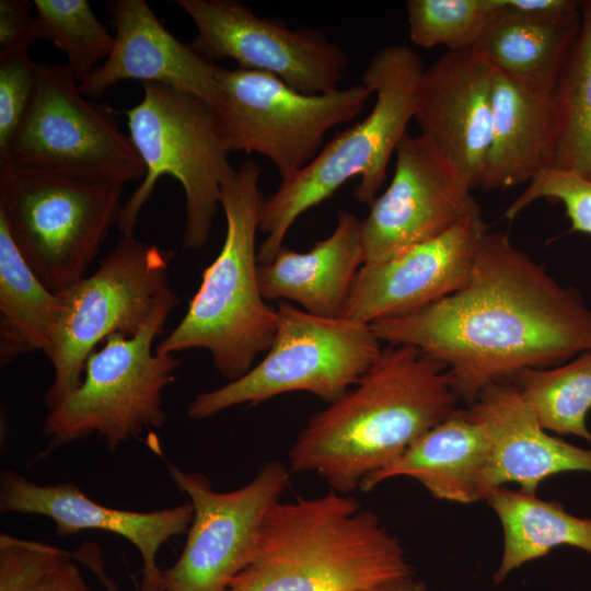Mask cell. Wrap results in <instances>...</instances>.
I'll return each mask as SVG.
<instances>
[{"mask_svg":"<svg viewBox=\"0 0 591 591\" xmlns=\"http://www.w3.org/2000/svg\"><path fill=\"white\" fill-rule=\"evenodd\" d=\"M386 345H412L443 363L461 398L525 369L591 350V309L503 232L485 234L467 283L426 309L371 324Z\"/></svg>","mask_w":591,"mask_h":591,"instance_id":"1","label":"cell"},{"mask_svg":"<svg viewBox=\"0 0 591 591\" xmlns=\"http://www.w3.org/2000/svg\"><path fill=\"white\" fill-rule=\"evenodd\" d=\"M459 398L443 363L386 345L355 386L310 418L289 450L290 470L347 495L454 414Z\"/></svg>","mask_w":591,"mask_h":591,"instance_id":"2","label":"cell"},{"mask_svg":"<svg viewBox=\"0 0 591 591\" xmlns=\"http://www.w3.org/2000/svg\"><path fill=\"white\" fill-rule=\"evenodd\" d=\"M408 577L398 538L354 497L331 489L276 501L225 591H378Z\"/></svg>","mask_w":591,"mask_h":591,"instance_id":"3","label":"cell"},{"mask_svg":"<svg viewBox=\"0 0 591 591\" xmlns=\"http://www.w3.org/2000/svg\"><path fill=\"white\" fill-rule=\"evenodd\" d=\"M262 174L258 163L246 160L224 178L222 247L205 268L181 322L154 348L160 355L208 350L227 382L244 375L256 357L267 352L277 327V310L264 299L258 281L256 234L265 198Z\"/></svg>","mask_w":591,"mask_h":591,"instance_id":"4","label":"cell"},{"mask_svg":"<svg viewBox=\"0 0 591 591\" xmlns=\"http://www.w3.org/2000/svg\"><path fill=\"white\" fill-rule=\"evenodd\" d=\"M425 66L420 55L402 44L380 48L361 76L376 99L368 116L339 130L315 159L264 198L259 232L258 264L269 263L296 220L329 198L354 176L360 182L355 198L370 206L376 198L392 154L414 118L418 85Z\"/></svg>","mask_w":591,"mask_h":591,"instance_id":"5","label":"cell"},{"mask_svg":"<svg viewBox=\"0 0 591 591\" xmlns=\"http://www.w3.org/2000/svg\"><path fill=\"white\" fill-rule=\"evenodd\" d=\"M123 114L146 175L123 205L117 228L121 235L134 234L159 178L170 175L185 194L183 245L199 250L208 242L221 206V185L234 169L213 109L194 94L148 82L141 102Z\"/></svg>","mask_w":591,"mask_h":591,"instance_id":"6","label":"cell"},{"mask_svg":"<svg viewBox=\"0 0 591 591\" xmlns=\"http://www.w3.org/2000/svg\"><path fill=\"white\" fill-rule=\"evenodd\" d=\"M177 303L173 291L138 334H112L89 355L79 386L45 418V455L93 433L114 452L143 430L164 425L163 392L175 381L181 361L175 355L157 354L153 341Z\"/></svg>","mask_w":591,"mask_h":591,"instance_id":"7","label":"cell"},{"mask_svg":"<svg viewBox=\"0 0 591 591\" xmlns=\"http://www.w3.org/2000/svg\"><path fill=\"white\" fill-rule=\"evenodd\" d=\"M276 310L266 356L241 378L197 394L187 408L189 418L207 419L290 392H308L331 404L358 383L383 349L369 323L317 316L287 301Z\"/></svg>","mask_w":591,"mask_h":591,"instance_id":"8","label":"cell"},{"mask_svg":"<svg viewBox=\"0 0 591 591\" xmlns=\"http://www.w3.org/2000/svg\"><path fill=\"white\" fill-rule=\"evenodd\" d=\"M123 186L1 164L0 216L24 260L53 292L82 277L119 222Z\"/></svg>","mask_w":591,"mask_h":591,"instance_id":"9","label":"cell"},{"mask_svg":"<svg viewBox=\"0 0 591 591\" xmlns=\"http://www.w3.org/2000/svg\"><path fill=\"white\" fill-rule=\"evenodd\" d=\"M0 161L93 184L146 175L111 108L89 101L67 65L36 62L32 97Z\"/></svg>","mask_w":591,"mask_h":591,"instance_id":"10","label":"cell"},{"mask_svg":"<svg viewBox=\"0 0 591 591\" xmlns=\"http://www.w3.org/2000/svg\"><path fill=\"white\" fill-rule=\"evenodd\" d=\"M170 250L121 235L89 276L57 292L62 312L48 359L54 379L44 403L48 412L80 384L89 355L112 334L130 337L173 292Z\"/></svg>","mask_w":591,"mask_h":591,"instance_id":"11","label":"cell"},{"mask_svg":"<svg viewBox=\"0 0 591 591\" xmlns=\"http://www.w3.org/2000/svg\"><path fill=\"white\" fill-rule=\"evenodd\" d=\"M220 102L213 109L229 151L268 159L281 181L310 164L327 132L356 118L372 91L361 84L324 94L300 93L260 71L218 67Z\"/></svg>","mask_w":591,"mask_h":591,"instance_id":"12","label":"cell"},{"mask_svg":"<svg viewBox=\"0 0 591 591\" xmlns=\"http://www.w3.org/2000/svg\"><path fill=\"white\" fill-rule=\"evenodd\" d=\"M170 478L189 498L194 518L176 563L164 570L165 591H225L250 563L269 508L290 472L281 462L263 464L245 486L216 491L200 472L166 462Z\"/></svg>","mask_w":591,"mask_h":591,"instance_id":"13","label":"cell"},{"mask_svg":"<svg viewBox=\"0 0 591 591\" xmlns=\"http://www.w3.org/2000/svg\"><path fill=\"white\" fill-rule=\"evenodd\" d=\"M197 36L190 47L204 59H233L239 68L271 74L309 95L338 89L349 57L320 30L291 28L259 18L236 0H176Z\"/></svg>","mask_w":591,"mask_h":591,"instance_id":"14","label":"cell"},{"mask_svg":"<svg viewBox=\"0 0 591 591\" xmlns=\"http://www.w3.org/2000/svg\"><path fill=\"white\" fill-rule=\"evenodd\" d=\"M395 154L389 187L361 220L363 265L389 260L482 212L473 186L419 136L406 132Z\"/></svg>","mask_w":591,"mask_h":591,"instance_id":"15","label":"cell"},{"mask_svg":"<svg viewBox=\"0 0 591 591\" xmlns=\"http://www.w3.org/2000/svg\"><path fill=\"white\" fill-rule=\"evenodd\" d=\"M489 231L482 212L382 263L363 265L344 317L372 324L415 314L463 288Z\"/></svg>","mask_w":591,"mask_h":591,"instance_id":"16","label":"cell"},{"mask_svg":"<svg viewBox=\"0 0 591 591\" xmlns=\"http://www.w3.org/2000/svg\"><path fill=\"white\" fill-rule=\"evenodd\" d=\"M494 77L474 47L447 50L425 68L417 91L418 136L473 188L490 144Z\"/></svg>","mask_w":591,"mask_h":591,"instance_id":"17","label":"cell"},{"mask_svg":"<svg viewBox=\"0 0 591 591\" xmlns=\"http://www.w3.org/2000/svg\"><path fill=\"white\" fill-rule=\"evenodd\" d=\"M0 511L47 517L59 536L101 530L124 537L142 558L141 591H165L157 555L169 540L187 532L194 518L190 502L148 512L124 510L97 503L73 483L38 485L10 470L0 473Z\"/></svg>","mask_w":591,"mask_h":591,"instance_id":"18","label":"cell"},{"mask_svg":"<svg viewBox=\"0 0 591 591\" xmlns=\"http://www.w3.org/2000/svg\"><path fill=\"white\" fill-rule=\"evenodd\" d=\"M107 7L115 26L114 45L102 66L79 84L86 97H97L120 80L164 84L204 100L220 102L218 66L174 37L144 0H114Z\"/></svg>","mask_w":591,"mask_h":591,"instance_id":"19","label":"cell"},{"mask_svg":"<svg viewBox=\"0 0 591 591\" xmlns=\"http://www.w3.org/2000/svg\"><path fill=\"white\" fill-rule=\"evenodd\" d=\"M466 412L489 440L485 498L505 484L514 483L521 490L536 493L538 485L553 475L591 473V449L548 434L511 381L483 390Z\"/></svg>","mask_w":591,"mask_h":591,"instance_id":"20","label":"cell"},{"mask_svg":"<svg viewBox=\"0 0 591 591\" xmlns=\"http://www.w3.org/2000/svg\"><path fill=\"white\" fill-rule=\"evenodd\" d=\"M364 264L361 220L338 212L334 231L305 252L285 245L266 264H258V281L266 301L294 302L323 317H344L356 278Z\"/></svg>","mask_w":591,"mask_h":591,"instance_id":"21","label":"cell"},{"mask_svg":"<svg viewBox=\"0 0 591 591\" xmlns=\"http://www.w3.org/2000/svg\"><path fill=\"white\" fill-rule=\"evenodd\" d=\"M558 134L555 91L533 90L495 70L491 138L477 187L531 183L553 170Z\"/></svg>","mask_w":591,"mask_h":591,"instance_id":"22","label":"cell"},{"mask_svg":"<svg viewBox=\"0 0 591 591\" xmlns=\"http://www.w3.org/2000/svg\"><path fill=\"white\" fill-rule=\"evenodd\" d=\"M488 457L489 440L484 428L466 409H457L394 462L364 479L360 489L369 491L390 478L407 476L436 499L459 503L485 500Z\"/></svg>","mask_w":591,"mask_h":591,"instance_id":"23","label":"cell"},{"mask_svg":"<svg viewBox=\"0 0 591 591\" xmlns=\"http://www.w3.org/2000/svg\"><path fill=\"white\" fill-rule=\"evenodd\" d=\"M581 11L540 20L497 11L473 46L499 73L533 90L553 93L578 37Z\"/></svg>","mask_w":591,"mask_h":591,"instance_id":"24","label":"cell"},{"mask_svg":"<svg viewBox=\"0 0 591 591\" xmlns=\"http://www.w3.org/2000/svg\"><path fill=\"white\" fill-rule=\"evenodd\" d=\"M501 523L503 549L493 580L501 583L522 565L544 557L557 546H572L591 555V519L579 518L536 493L503 486L485 498Z\"/></svg>","mask_w":591,"mask_h":591,"instance_id":"25","label":"cell"},{"mask_svg":"<svg viewBox=\"0 0 591 591\" xmlns=\"http://www.w3.org/2000/svg\"><path fill=\"white\" fill-rule=\"evenodd\" d=\"M62 312L57 292L35 275L0 216V363L40 350L48 358Z\"/></svg>","mask_w":591,"mask_h":591,"instance_id":"26","label":"cell"},{"mask_svg":"<svg viewBox=\"0 0 591 591\" xmlns=\"http://www.w3.org/2000/svg\"><path fill=\"white\" fill-rule=\"evenodd\" d=\"M558 143L553 170L591 181V0L581 2V26L555 88Z\"/></svg>","mask_w":591,"mask_h":591,"instance_id":"27","label":"cell"},{"mask_svg":"<svg viewBox=\"0 0 591 591\" xmlns=\"http://www.w3.org/2000/svg\"><path fill=\"white\" fill-rule=\"evenodd\" d=\"M511 381L545 430L591 443V350L555 367L522 370Z\"/></svg>","mask_w":591,"mask_h":591,"instance_id":"28","label":"cell"},{"mask_svg":"<svg viewBox=\"0 0 591 591\" xmlns=\"http://www.w3.org/2000/svg\"><path fill=\"white\" fill-rule=\"evenodd\" d=\"M36 37L47 39L68 58L67 67L80 84L106 59L114 36L97 20L86 0H34Z\"/></svg>","mask_w":591,"mask_h":591,"instance_id":"29","label":"cell"},{"mask_svg":"<svg viewBox=\"0 0 591 591\" xmlns=\"http://www.w3.org/2000/svg\"><path fill=\"white\" fill-rule=\"evenodd\" d=\"M496 10L494 0H408L410 40L422 48L473 47Z\"/></svg>","mask_w":591,"mask_h":591,"instance_id":"30","label":"cell"},{"mask_svg":"<svg viewBox=\"0 0 591 591\" xmlns=\"http://www.w3.org/2000/svg\"><path fill=\"white\" fill-rule=\"evenodd\" d=\"M547 198L560 202L571 223L570 231L591 235V181L571 172L551 170L531 183L506 210L514 219L533 201Z\"/></svg>","mask_w":591,"mask_h":591,"instance_id":"31","label":"cell"},{"mask_svg":"<svg viewBox=\"0 0 591 591\" xmlns=\"http://www.w3.org/2000/svg\"><path fill=\"white\" fill-rule=\"evenodd\" d=\"M73 556L51 545L0 535V591H28Z\"/></svg>","mask_w":591,"mask_h":591,"instance_id":"32","label":"cell"},{"mask_svg":"<svg viewBox=\"0 0 591 591\" xmlns=\"http://www.w3.org/2000/svg\"><path fill=\"white\" fill-rule=\"evenodd\" d=\"M35 79L36 62L30 55L0 58V153L28 106Z\"/></svg>","mask_w":591,"mask_h":591,"instance_id":"33","label":"cell"},{"mask_svg":"<svg viewBox=\"0 0 591 591\" xmlns=\"http://www.w3.org/2000/svg\"><path fill=\"white\" fill-rule=\"evenodd\" d=\"M27 0L0 1V58L30 55L37 39L35 16Z\"/></svg>","mask_w":591,"mask_h":591,"instance_id":"34","label":"cell"},{"mask_svg":"<svg viewBox=\"0 0 591 591\" xmlns=\"http://www.w3.org/2000/svg\"><path fill=\"white\" fill-rule=\"evenodd\" d=\"M497 11L540 19L558 20L580 13L581 2L576 0H494Z\"/></svg>","mask_w":591,"mask_h":591,"instance_id":"35","label":"cell"},{"mask_svg":"<svg viewBox=\"0 0 591 591\" xmlns=\"http://www.w3.org/2000/svg\"><path fill=\"white\" fill-rule=\"evenodd\" d=\"M28 591H91L71 559L46 575Z\"/></svg>","mask_w":591,"mask_h":591,"instance_id":"36","label":"cell"},{"mask_svg":"<svg viewBox=\"0 0 591 591\" xmlns=\"http://www.w3.org/2000/svg\"><path fill=\"white\" fill-rule=\"evenodd\" d=\"M378 591H429L425 582L414 580L412 577L392 582Z\"/></svg>","mask_w":591,"mask_h":591,"instance_id":"37","label":"cell"}]
</instances>
